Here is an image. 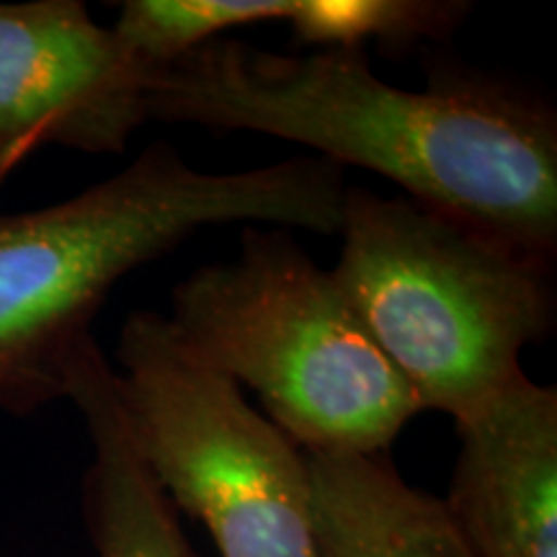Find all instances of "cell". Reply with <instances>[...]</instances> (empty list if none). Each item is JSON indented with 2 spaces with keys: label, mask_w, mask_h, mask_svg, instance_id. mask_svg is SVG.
<instances>
[{
  "label": "cell",
  "mask_w": 557,
  "mask_h": 557,
  "mask_svg": "<svg viewBox=\"0 0 557 557\" xmlns=\"http://www.w3.org/2000/svg\"><path fill=\"white\" fill-rule=\"evenodd\" d=\"M145 86L150 122L287 139L555 259L557 116L511 83L442 67L410 90L374 75L364 50L282 54L220 37Z\"/></svg>",
  "instance_id": "obj_1"
},
{
  "label": "cell",
  "mask_w": 557,
  "mask_h": 557,
  "mask_svg": "<svg viewBox=\"0 0 557 557\" xmlns=\"http://www.w3.org/2000/svg\"><path fill=\"white\" fill-rule=\"evenodd\" d=\"M346 169L305 156L199 171L169 143L58 205L0 212V413L65 400L67 372L111 289L199 230L271 225L336 235Z\"/></svg>",
  "instance_id": "obj_2"
},
{
  "label": "cell",
  "mask_w": 557,
  "mask_h": 557,
  "mask_svg": "<svg viewBox=\"0 0 557 557\" xmlns=\"http://www.w3.org/2000/svg\"><path fill=\"white\" fill-rule=\"evenodd\" d=\"M333 276L423 410L459 421L555 329V259L408 197L348 186Z\"/></svg>",
  "instance_id": "obj_3"
},
{
  "label": "cell",
  "mask_w": 557,
  "mask_h": 557,
  "mask_svg": "<svg viewBox=\"0 0 557 557\" xmlns=\"http://www.w3.org/2000/svg\"><path fill=\"white\" fill-rule=\"evenodd\" d=\"M165 320L194 357L253 389L308 455H387L423 410L295 230L243 227L233 259L173 287Z\"/></svg>",
  "instance_id": "obj_4"
},
{
  "label": "cell",
  "mask_w": 557,
  "mask_h": 557,
  "mask_svg": "<svg viewBox=\"0 0 557 557\" xmlns=\"http://www.w3.org/2000/svg\"><path fill=\"white\" fill-rule=\"evenodd\" d=\"M114 382L150 475L222 557H318L305 451L194 357L163 312L124 320Z\"/></svg>",
  "instance_id": "obj_5"
},
{
  "label": "cell",
  "mask_w": 557,
  "mask_h": 557,
  "mask_svg": "<svg viewBox=\"0 0 557 557\" xmlns=\"http://www.w3.org/2000/svg\"><path fill=\"white\" fill-rule=\"evenodd\" d=\"M148 70L81 0L0 3V184L39 148L122 156L150 122Z\"/></svg>",
  "instance_id": "obj_6"
},
{
  "label": "cell",
  "mask_w": 557,
  "mask_h": 557,
  "mask_svg": "<svg viewBox=\"0 0 557 557\" xmlns=\"http://www.w3.org/2000/svg\"><path fill=\"white\" fill-rule=\"evenodd\" d=\"M442 500L478 557H557V387L519 374L459 418Z\"/></svg>",
  "instance_id": "obj_7"
},
{
  "label": "cell",
  "mask_w": 557,
  "mask_h": 557,
  "mask_svg": "<svg viewBox=\"0 0 557 557\" xmlns=\"http://www.w3.org/2000/svg\"><path fill=\"white\" fill-rule=\"evenodd\" d=\"M65 400L90 438L83 475V521L96 557H197L178 513L150 475L129 434L111 364L90 336L67 372Z\"/></svg>",
  "instance_id": "obj_8"
},
{
  "label": "cell",
  "mask_w": 557,
  "mask_h": 557,
  "mask_svg": "<svg viewBox=\"0 0 557 557\" xmlns=\"http://www.w3.org/2000/svg\"><path fill=\"white\" fill-rule=\"evenodd\" d=\"M318 557H478L444 504L387 455H308Z\"/></svg>",
  "instance_id": "obj_9"
},
{
  "label": "cell",
  "mask_w": 557,
  "mask_h": 557,
  "mask_svg": "<svg viewBox=\"0 0 557 557\" xmlns=\"http://www.w3.org/2000/svg\"><path fill=\"white\" fill-rule=\"evenodd\" d=\"M462 0H295L287 24L297 45L315 50L382 52L413 50L421 41H444L468 18Z\"/></svg>",
  "instance_id": "obj_10"
},
{
  "label": "cell",
  "mask_w": 557,
  "mask_h": 557,
  "mask_svg": "<svg viewBox=\"0 0 557 557\" xmlns=\"http://www.w3.org/2000/svg\"><path fill=\"white\" fill-rule=\"evenodd\" d=\"M292 9L295 0H127L111 32L150 73L227 32L289 21Z\"/></svg>",
  "instance_id": "obj_11"
}]
</instances>
